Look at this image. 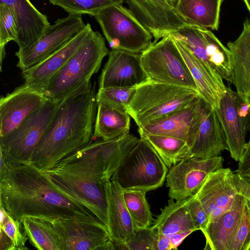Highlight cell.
<instances>
[{
  "label": "cell",
  "instance_id": "obj_1",
  "mask_svg": "<svg viewBox=\"0 0 250 250\" xmlns=\"http://www.w3.org/2000/svg\"><path fill=\"white\" fill-rule=\"evenodd\" d=\"M0 205L14 219L99 220L90 210L55 188L32 164L7 163L0 155Z\"/></svg>",
  "mask_w": 250,
  "mask_h": 250
},
{
  "label": "cell",
  "instance_id": "obj_2",
  "mask_svg": "<svg viewBox=\"0 0 250 250\" xmlns=\"http://www.w3.org/2000/svg\"><path fill=\"white\" fill-rule=\"evenodd\" d=\"M95 88L90 83L63 99L31 164L45 171L92 139L97 113Z\"/></svg>",
  "mask_w": 250,
  "mask_h": 250
},
{
  "label": "cell",
  "instance_id": "obj_3",
  "mask_svg": "<svg viewBox=\"0 0 250 250\" xmlns=\"http://www.w3.org/2000/svg\"><path fill=\"white\" fill-rule=\"evenodd\" d=\"M139 140L129 132L110 140L92 139L86 145L65 157L56 166L97 181H106L111 179Z\"/></svg>",
  "mask_w": 250,
  "mask_h": 250
},
{
  "label": "cell",
  "instance_id": "obj_4",
  "mask_svg": "<svg viewBox=\"0 0 250 250\" xmlns=\"http://www.w3.org/2000/svg\"><path fill=\"white\" fill-rule=\"evenodd\" d=\"M199 97L194 90L147 79L136 86L127 112L141 128L172 115Z\"/></svg>",
  "mask_w": 250,
  "mask_h": 250
},
{
  "label": "cell",
  "instance_id": "obj_5",
  "mask_svg": "<svg viewBox=\"0 0 250 250\" xmlns=\"http://www.w3.org/2000/svg\"><path fill=\"white\" fill-rule=\"evenodd\" d=\"M109 53L103 36L94 31L50 81L44 91L47 98L63 100L90 83Z\"/></svg>",
  "mask_w": 250,
  "mask_h": 250
},
{
  "label": "cell",
  "instance_id": "obj_6",
  "mask_svg": "<svg viewBox=\"0 0 250 250\" xmlns=\"http://www.w3.org/2000/svg\"><path fill=\"white\" fill-rule=\"evenodd\" d=\"M62 100L47 99L16 128L0 137V153L10 164H31L34 153Z\"/></svg>",
  "mask_w": 250,
  "mask_h": 250
},
{
  "label": "cell",
  "instance_id": "obj_7",
  "mask_svg": "<svg viewBox=\"0 0 250 250\" xmlns=\"http://www.w3.org/2000/svg\"><path fill=\"white\" fill-rule=\"evenodd\" d=\"M167 168L149 143L140 138L111 179L123 190L137 189L147 192L163 185Z\"/></svg>",
  "mask_w": 250,
  "mask_h": 250
},
{
  "label": "cell",
  "instance_id": "obj_8",
  "mask_svg": "<svg viewBox=\"0 0 250 250\" xmlns=\"http://www.w3.org/2000/svg\"><path fill=\"white\" fill-rule=\"evenodd\" d=\"M111 49L142 53L152 44V35L122 4L107 7L94 16Z\"/></svg>",
  "mask_w": 250,
  "mask_h": 250
},
{
  "label": "cell",
  "instance_id": "obj_9",
  "mask_svg": "<svg viewBox=\"0 0 250 250\" xmlns=\"http://www.w3.org/2000/svg\"><path fill=\"white\" fill-rule=\"evenodd\" d=\"M148 79L197 90L188 68L171 35L164 37L141 53Z\"/></svg>",
  "mask_w": 250,
  "mask_h": 250
},
{
  "label": "cell",
  "instance_id": "obj_10",
  "mask_svg": "<svg viewBox=\"0 0 250 250\" xmlns=\"http://www.w3.org/2000/svg\"><path fill=\"white\" fill-rule=\"evenodd\" d=\"M43 172L56 189L86 207L107 227L105 181L58 166Z\"/></svg>",
  "mask_w": 250,
  "mask_h": 250
},
{
  "label": "cell",
  "instance_id": "obj_11",
  "mask_svg": "<svg viewBox=\"0 0 250 250\" xmlns=\"http://www.w3.org/2000/svg\"><path fill=\"white\" fill-rule=\"evenodd\" d=\"M171 35L182 42L210 71L233 83L230 52L211 31L188 23Z\"/></svg>",
  "mask_w": 250,
  "mask_h": 250
},
{
  "label": "cell",
  "instance_id": "obj_12",
  "mask_svg": "<svg viewBox=\"0 0 250 250\" xmlns=\"http://www.w3.org/2000/svg\"><path fill=\"white\" fill-rule=\"evenodd\" d=\"M86 24L81 14H69L57 19L53 25L47 27L36 42L15 53L18 59L17 66L22 71L40 63L64 46Z\"/></svg>",
  "mask_w": 250,
  "mask_h": 250
},
{
  "label": "cell",
  "instance_id": "obj_13",
  "mask_svg": "<svg viewBox=\"0 0 250 250\" xmlns=\"http://www.w3.org/2000/svg\"><path fill=\"white\" fill-rule=\"evenodd\" d=\"M249 104L242 102L236 92L227 87L218 107L215 109L222 127L228 150L240 162L245 152L246 139L250 127Z\"/></svg>",
  "mask_w": 250,
  "mask_h": 250
},
{
  "label": "cell",
  "instance_id": "obj_14",
  "mask_svg": "<svg viewBox=\"0 0 250 250\" xmlns=\"http://www.w3.org/2000/svg\"><path fill=\"white\" fill-rule=\"evenodd\" d=\"M49 221L63 250H116L107 226L99 220L62 218Z\"/></svg>",
  "mask_w": 250,
  "mask_h": 250
},
{
  "label": "cell",
  "instance_id": "obj_15",
  "mask_svg": "<svg viewBox=\"0 0 250 250\" xmlns=\"http://www.w3.org/2000/svg\"><path fill=\"white\" fill-rule=\"evenodd\" d=\"M224 159L217 156L203 159L187 157L172 166L166 176L168 196L175 200L194 196L209 174L222 167Z\"/></svg>",
  "mask_w": 250,
  "mask_h": 250
},
{
  "label": "cell",
  "instance_id": "obj_16",
  "mask_svg": "<svg viewBox=\"0 0 250 250\" xmlns=\"http://www.w3.org/2000/svg\"><path fill=\"white\" fill-rule=\"evenodd\" d=\"M234 173L229 168H220L210 173L194 195L209 218V223L229 210L237 195Z\"/></svg>",
  "mask_w": 250,
  "mask_h": 250
},
{
  "label": "cell",
  "instance_id": "obj_17",
  "mask_svg": "<svg viewBox=\"0 0 250 250\" xmlns=\"http://www.w3.org/2000/svg\"><path fill=\"white\" fill-rule=\"evenodd\" d=\"M139 21L151 33L156 42L188 24L175 7H168L155 0H123Z\"/></svg>",
  "mask_w": 250,
  "mask_h": 250
},
{
  "label": "cell",
  "instance_id": "obj_18",
  "mask_svg": "<svg viewBox=\"0 0 250 250\" xmlns=\"http://www.w3.org/2000/svg\"><path fill=\"white\" fill-rule=\"evenodd\" d=\"M99 78V88L131 87L148 78L141 61V53L112 49Z\"/></svg>",
  "mask_w": 250,
  "mask_h": 250
},
{
  "label": "cell",
  "instance_id": "obj_19",
  "mask_svg": "<svg viewBox=\"0 0 250 250\" xmlns=\"http://www.w3.org/2000/svg\"><path fill=\"white\" fill-rule=\"evenodd\" d=\"M45 93L23 85L0 99V137L16 128L47 100Z\"/></svg>",
  "mask_w": 250,
  "mask_h": 250
},
{
  "label": "cell",
  "instance_id": "obj_20",
  "mask_svg": "<svg viewBox=\"0 0 250 250\" xmlns=\"http://www.w3.org/2000/svg\"><path fill=\"white\" fill-rule=\"evenodd\" d=\"M93 32L91 25L87 23L82 31L57 51L38 64L21 71L24 84L44 92L52 79Z\"/></svg>",
  "mask_w": 250,
  "mask_h": 250
},
{
  "label": "cell",
  "instance_id": "obj_21",
  "mask_svg": "<svg viewBox=\"0 0 250 250\" xmlns=\"http://www.w3.org/2000/svg\"><path fill=\"white\" fill-rule=\"evenodd\" d=\"M204 101L201 97L172 115L138 128L146 133L172 136L192 146L201 123Z\"/></svg>",
  "mask_w": 250,
  "mask_h": 250
},
{
  "label": "cell",
  "instance_id": "obj_22",
  "mask_svg": "<svg viewBox=\"0 0 250 250\" xmlns=\"http://www.w3.org/2000/svg\"><path fill=\"white\" fill-rule=\"evenodd\" d=\"M107 204V228L116 250H124L125 244L138 229L126 207L123 189L111 179L104 183Z\"/></svg>",
  "mask_w": 250,
  "mask_h": 250
},
{
  "label": "cell",
  "instance_id": "obj_23",
  "mask_svg": "<svg viewBox=\"0 0 250 250\" xmlns=\"http://www.w3.org/2000/svg\"><path fill=\"white\" fill-rule=\"evenodd\" d=\"M225 149L227 146L215 109L204 101L199 127L187 157L208 159Z\"/></svg>",
  "mask_w": 250,
  "mask_h": 250
},
{
  "label": "cell",
  "instance_id": "obj_24",
  "mask_svg": "<svg viewBox=\"0 0 250 250\" xmlns=\"http://www.w3.org/2000/svg\"><path fill=\"white\" fill-rule=\"evenodd\" d=\"M171 36L187 63L200 96L211 107L217 108L226 91L223 79L210 71L182 42Z\"/></svg>",
  "mask_w": 250,
  "mask_h": 250
},
{
  "label": "cell",
  "instance_id": "obj_25",
  "mask_svg": "<svg viewBox=\"0 0 250 250\" xmlns=\"http://www.w3.org/2000/svg\"><path fill=\"white\" fill-rule=\"evenodd\" d=\"M12 10L17 25L16 42L19 49L36 42L50 25L47 17L40 12L30 0H0Z\"/></svg>",
  "mask_w": 250,
  "mask_h": 250
},
{
  "label": "cell",
  "instance_id": "obj_26",
  "mask_svg": "<svg viewBox=\"0 0 250 250\" xmlns=\"http://www.w3.org/2000/svg\"><path fill=\"white\" fill-rule=\"evenodd\" d=\"M231 56L233 83L244 102L250 104V21L247 19L243 30L233 42L227 44Z\"/></svg>",
  "mask_w": 250,
  "mask_h": 250
},
{
  "label": "cell",
  "instance_id": "obj_27",
  "mask_svg": "<svg viewBox=\"0 0 250 250\" xmlns=\"http://www.w3.org/2000/svg\"><path fill=\"white\" fill-rule=\"evenodd\" d=\"M245 201L244 196L237 194L231 208L208 223L203 233L206 239L204 250H229Z\"/></svg>",
  "mask_w": 250,
  "mask_h": 250
},
{
  "label": "cell",
  "instance_id": "obj_28",
  "mask_svg": "<svg viewBox=\"0 0 250 250\" xmlns=\"http://www.w3.org/2000/svg\"><path fill=\"white\" fill-rule=\"evenodd\" d=\"M92 139L110 140L129 132L130 116L126 108L105 102L97 103Z\"/></svg>",
  "mask_w": 250,
  "mask_h": 250
},
{
  "label": "cell",
  "instance_id": "obj_29",
  "mask_svg": "<svg viewBox=\"0 0 250 250\" xmlns=\"http://www.w3.org/2000/svg\"><path fill=\"white\" fill-rule=\"evenodd\" d=\"M223 0H176L178 14L190 24L217 30Z\"/></svg>",
  "mask_w": 250,
  "mask_h": 250
},
{
  "label": "cell",
  "instance_id": "obj_30",
  "mask_svg": "<svg viewBox=\"0 0 250 250\" xmlns=\"http://www.w3.org/2000/svg\"><path fill=\"white\" fill-rule=\"evenodd\" d=\"M170 198L167 205L161 208V213L151 226L159 233L168 237L181 232L197 230L192 222L187 199L175 200Z\"/></svg>",
  "mask_w": 250,
  "mask_h": 250
},
{
  "label": "cell",
  "instance_id": "obj_31",
  "mask_svg": "<svg viewBox=\"0 0 250 250\" xmlns=\"http://www.w3.org/2000/svg\"><path fill=\"white\" fill-rule=\"evenodd\" d=\"M140 138L146 140L158 154L168 168L187 157L190 146L178 138L153 134L138 130Z\"/></svg>",
  "mask_w": 250,
  "mask_h": 250
},
{
  "label": "cell",
  "instance_id": "obj_32",
  "mask_svg": "<svg viewBox=\"0 0 250 250\" xmlns=\"http://www.w3.org/2000/svg\"><path fill=\"white\" fill-rule=\"evenodd\" d=\"M30 243L40 250H63L59 237L50 221L24 217L21 220Z\"/></svg>",
  "mask_w": 250,
  "mask_h": 250
},
{
  "label": "cell",
  "instance_id": "obj_33",
  "mask_svg": "<svg viewBox=\"0 0 250 250\" xmlns=\"http://www.w3.org/2000/svg\"><path fill=\"white\" fill-rule=\"evenodd\" d=\"M0 250H27L28 239L21 223L14 219L0 207Z\"/></svg>",
  "mask_w": 250,
  "mask_h": 250
},
{
  "label": "cell",
  "instance_id": "obj_34",
  "mask_svg": "<svg viewBox=\"0 0 250 250\" xmlns=\"http://www.w3.org/2000/svg\"><path fill=\"white\" fill-rule=\"evenodd\" d=\"M146 192L137 189L123 190L125 204L137 228H148L152 222V214L146 197Z\"/></svg>",
  "mask_w": 250,
  "mask_h": 250
},
{
  "label": "cell",
  "instance_id": "obj_35",
  "mask_svg": "<svg viewBox=\"0 0 250 250\" xmlns=\"http://www.w3.org/2000/svg\"><path fill=\"white\" fill-rule=\"evenodd\" d=\"M54 5L63 9L69 14H89L94 16L102 9L115 4H122L123 0H49Z\"/></svg>",
  "mask_w": 250,
  "mask_h": 250
},
{
  "label": "cell",
  "instance_id": "obj_36",
  "mask_svg": "<svg viewBox=\"0 0 250 250\" xmlns=\"http://www.w3.org/2000/svg\"><path fill=\"white\" fill-rule=\"evenodd\" d=\"M18 34L17 25L12 10L5 4L0 3V69L5 55V45L11 41L16 42Z\"/></svg>",
  "mask_w": 250,
  "mask_h": 250
},
{
  "label": "cell",
  "instance_id": "obj_37",
  "mask_svg": "<svg viewBox=\"0 0 250 250\" xmlns=\"http://www.w3.org/2000/svg\"><path fill=\"white\" fill-rule=\"evenodd\" d=\"M136 87L99 88L96 95V102H105L127 108L136 91Z\"/></svg>",
  "mask_w": 250,
  "mask_h": 250
},
{
  "label": "cell",
  "instance_id": "obj_38",
  "mask_svg": "<svg viewBox=\"0 0 250 250\" xmlns=\"http://www.w3.org/2000/svg\"><path fill=\"white\" fill-rule=\"evenodd\" d=\"M250 245V208L246 199L229 250H248Z\"/></svg>",
  "mask_w": 250,
  "mask_h": 250
},
{
  "label": "cell",
  "instance_id": "obj_39",
  "mask_svg": "<svg viewBox=\"0 0 250 250\" xmlns=\"http://www.w3.org/2000/svg\"><path fill=\"white\" fill-rule=\"evenodd\" d=\"M157 231L152 227L138 228L132 237L125 244L124 250H155Z\"/></svg>",
  "mask_w": 250,
  "mask_h": 250
},
{
  "label": "cell",
  "instance_id": "obj_40",
  "mask_svg": "<svg viewBox=\"0 0 250 250\" xmlns=\"http://www.w3.org/2000/svg\"><path fill=\"white\" fill-rule=\"evenodd\" d=\"M188 208L196 230L203 233L206 230L208 223V215L199 201L192 196L187 199Z\"/></svg>",
  "mask_w": 250,
  "mask_h": 250
},
{
  "label": "cell",
  "instance_id": "obj_41",
  "mask_svg": "<svg viewBox=\"0 0 250 250\" xmlns=\"http://www.w3.org/2000/svg\"><path fill=\"white\" fill-rule=\"evenodd\" d=\"M234 181L237 194L244 196L250 201V181L247 177L234 173Z\"/></svg>",
  "mask_w": 250,
  "mask_h": 250
},
{
  "label": "cell",
  "instance_id": "obj_42",
  "mask_svg": "<svg viewBox=\"0 0 250 250\" xmlns=\"http://www.w3.org/2000/svg\"><path fill=\"white\" fill-rule=\"evenodd\" d=\"M236 173L246 177L250 175V138L247 144L242 158L239 162Z\"/></svg>",
  "mask_w": 250,
  "mask_h": 250
},
{
  "label": "cell",
  "instance_id": "obj_43",
  "mask_svg": "<svg viewBox=\"0 0 250 250\" xmlns=\"http://www.w3.org/2000/svg\"><path fill=\"white\" fill-rule=\"evenodd\" d=\"M154 248L155 250H171V245L169 237L157 232Z\"/></svg>",
  "mask_w": 250,
  "mask_h": 250
},
{
  "label": "cell",
  "instance_id": "obj_44",
  "mask_svg": "<svg viewBox=\"0 0 250 250\" xmlns=\"http://www.w3.org/2000/svg\"><path fill=\"white\" fill-rule=\"evenodd\" d=\"M193 232L192 230L181 231L174 233L169 236L171 250H177L179 245L188 235Z\"/></svg>",
  "mask_w": 250,
  "mask_h": 250
},
{
  "label": "cell",
  "instance_id": "obj_45",
  "mask_svg": "<svg viewBox=\"0 0 250 250\" xmlns=\"http://www.w3.org/2000/svg\"><path fill=\"white\" fill-rule=\"evenodd\" d=\"M250 13V0H244Z\"/></svg>",
  "mask_w": 250,
  "mask_h": 250
},
{
  "label": "cell",
  "instance_id": "obj_46",
  "mask_svg": "<svg viewBox=\"0 0 250 250\" xmlns=\"http://www.w3.org/2000/svg\"><path fill=\"white\" fill-rule=\"evenodd\" d=\"M246 202H247V204H248V206H249V208H250V201L249 200H248V199H246Z\"/></svg>",
  "mask_w": 250,
  "mask_h": 250
},
{
  "label": "cell",
  "instance_id": "obj_47",
  "mask_svg": "<svg viewBox=\"0 0 250 250\" xmlns=\"http://www.w3.org/2000/svg\"><path fill=\"white\" fill-rule=\"evenodd\" d=\"M170 0L171 2H172V3H173V2H174L175 1H176V0Z\"/></svg>",
  "mask_w": 250,
  "mask_h": 250
},
{
  "label": "cell",
  "instance_id": "obj_48",
  "mask_svg": "<svg viewBox=\"0 0 250 250\" xmlns=\"http://www.w3.org/2000/svg\"><path fill=\"white\" fill-rule=\"evenodd\" d=\"M247 178H248V179L250 181V175L248 177H247Z\"/></svg>",
  "mask_w": 250,
  "mask_h": 250
},
{
  "label": "cell",
  "instance_id": "obj_49",
  "mask_svg": "<svg viewBox=\"0 0 250 250\" xmlns=\"http://www.w3.org/2000/svg\"><path fill=\"white\" fill-rule=\"evenodd\" d=\"M248 250H250V246H249V247L248 248Z\"/></svg>",
  "mask_w": 250,
  "mask_h": 250
},
{
  "label": "cell",
  "instance_id": "obj_50",
  "mask_svg": "<svg viewBox=\"0 0 250 250\" xmlns=\"http://www.w3.org/2000/svg\"><path fill=\"white\" fill-rule=\"evenodd\" d=\"M249 105H250V104Z\"/></svg>",
  "mask_w": 250,
  "mask_h": 250
}]
</instances>
